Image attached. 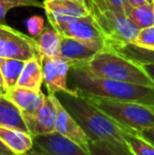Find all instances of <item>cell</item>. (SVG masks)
I'll list each match as a JSON object with an SVG mask.
<instances>
[{
    "label": "cell",
    "instance_id": "obj_1",
    "mask_svg": "<svg viewBox=\"0 0 154 155\" xmlns=\"http://www.w3.org/2000/svg\"><path fill=\"white\" fill-rule=\"evenodd\" d=\"M68 84L73 91L87 97L154 104V88L100 77L80 64L71 65Z\"/></svg>",
    "mask_w": 154,
    "mask_h": 155
},
{
    "label": "cell",
    "instance_id": "obj_2",
    "mask_svg": "<svg viewBox=\"0 0 154 155\" xmlns=\"http://www.w3.org/2000/svg\"><path fill=\"white\" fill-rule=\"evenodd\" d=\"M61 104L84 129L91 141L105 140L120 145H128L126 134L133 133L93 104L86 96L77 92H59L55 94Z\"/></svg>",
    "mask_w": 154,
    "mask_h": 155
},
{
    "label": "cell",
    "instance_id": "obj_3",
    "mask_svg": "<svg viewBox=\"0 0 154 155\" xmlns=\"http://www.w3.org/2000/svg\"><path fill=\"white\" fill-rule=\"evenodd\" d=\"M80 65L100 77L154 88L153 81L142 64L114 50L98 52L92 59Z\"/></svg>",
    "mask_w": 154,
    "mask_h": 155
},
{
    "label": "cell",
    "instance_id": "obj_4",
    "mask_svg": "<svg viewBox=\"0 0 154 155\" xmlns=\"http://www.w3.org/2000/svg\"><path fill=\"white\" fill-rule=\"evenodd\" d=\"M87 98L110 118L133 133L154 127V111L150 104L103 97Z\"/></svg>",
    "mask_w": 154,
    "mask_h": 155
},
{
    "label": "cell",
    "instance_id": "obj_5",
    "mask_svg": "<svg viewBox=\"0 0 154 155\" xmlns=\"http://www.w3.org/2000/svg\"><path fill=\"white\" fill-rule=\"evenodd\" d=\"M87 2L90 6L91 15L107 38L110 50H116L133 42L139 29L125 13L101 8L93 0H87Z\"/></svg>",
    "mask_w": 154,
    "mask_h": 155
},
{
    "label": "cell",
    "instance_id": "obj_6",
    "mask_svg": "<svg viewBox=\"0 0 154 155\" xmlns=\"http://www.w3.org/2000/svg\"><path fill=\"white\" fill-rule=\"evenodd\" d=\"M49 25L61 34L98 48L100 51L110 50L107 38L92 15L80 18H62L47 15Z\"/></svg>",
    "mask_w": 154,
    "mask_h": 155
},
{
    "label": "cell",
    "instance_id": "obj_7",
    "mask_svg": "<svg viewBox=\"0 0 154 155\" xmlns=\"http://www.w3.org/2000/svg\"><path fill=\"white\" fill-rule=\"evenodd\" d=\"M0 57L27 60L39 57L35 38L0 23Z\"/></svg>",
    "mask_w": 154,
    "mask_h": 155
},
{
    "label": "cell",
    "instance_id": "obj_8",
    "mask_svg": "<svg viewBox=\"0 0 154 155\" xmlns=\"http://www.w3.org/2000/svg\"><path fill=\"white\" fill-rule=\"evenodd\" d=\"M43 84H45L49 94H57L59 92L74 93L68 84V76L71 69V63L60 56L55 57H42Z\"/></svg>",
    "mask_w": 154,
    "mask_h": 155
},
{
    "label": "cell",
    "instance_id": "obj_9",
    "mask_svg": "<svg viewBox=\"0 0 154 155\" xmlns=\"http://www.w3.org/2000/svg\"><path fill=\"white\" fill-rule=\"evenodd\" d=\"M56 115V95L49 94L45 96L43 104L35 113L23 117L27 123L29 132L34 137H36L39 135L51 134L55 132Z\"/></svg>",
    "mask_w": 154,
    "mask_h": 155
},
{
    "label": "cell",
    "instance_id": "obj_10",
    "mask_svg": "<svg viewBox=\"0 0 154 155\" xmlns=\"http://www.w3.org/2000/svg\"><path fill=\"white\" fill-rule=\"evenodd\" d=\"M56 106H57V115L55 123V133L70 139L87 152H90V138L86 134L84 129L78 124L73 116L64 109L59 99L56 96Z\"/></svg>",
    "mask_w": 154,
    "mask_h": 155
},
{
    "label": "cell",
    "instance_id": "obj_11",
    "mask_svg": "<svg viewBox=\"0 0 154 155\" xmlns=\"http://www.w3.org/2000/svg\"><path fill=\"white\" fill-rule=\"evenodd\" d=\"M34 139L36 147L51 155H92L70 139L55 132L39 135Z\"/></svg>",
    "mask_w": 154,
    "mask_h": 155
},
{
    "label": "cell",
    "instance_id": "obj_12",
    "mask_svg": "<svg viewBox=\"0 0 154 155\" xmlns=\"http://www.w3.org/2000/svg\"><path fill=\"white\" fill-rule=\"evenodd\" d=\"M98 52L101 51L90 43L71 37H62L59 56L70 62L71 65L82 64L92 59Z\"/></svg>",
    "mask_w": 154,
    "mask_h": 155
},
{
    "label": "cell",
    "instance_id": "obj_13",
    "mask_svg": "<svg viewBox=\"0 0 154 155\" xmlns=\"http://www.w3.org/2000/svg\"><path fill=\"white\" fill-rule=\"evenodd\" d=\"M45 14L62 18H80L91 15L87 0H43Z\"/></svg>",
    "mask_w": 154,
    "mask_h": 155
},
{
    "label": "cell",
    "instance_id": "obj_14",
    "mask_svg": "<svg viewBox=\"0 0 154 155\" xmlns=\"http://www.w3.org/2000/svg\"><path fill=\"white\" fill-rule=\"evenodd\" d=\"M21 110L23 116L35 113L44 101V95L41 91H34L31 89L14 87L4 94Z\"/></svg>",
    "mask_w": 154,
    "mask_h": 155
},
{
    "label": "cell",
    "instance_id": "obj_15",
    "mask_svg": "<svg viewBox=\"0 0 154 155\" xmlns=\"http://www.w3.org/2000/svg\"><path fill=\"white\" fill-rule=\"evenodd\" d=\"M0 140L16 155H25L35 145L34 136L29 132L5 127H0Z\"/></svg>",
    "mask_w": 154,
    "mask_h": 155
},
{
    "label": "cell",
    "instance_id": "obj_16",
    "mask_svg": "<svg viewBox=\"0 0 154 155\" xmlns=\"http://www.w3.org/2000/svg\"><path fill=\"white\" fill-rule=\"evenodd\" d=\"M0 127L29 132L21 110L5 95H0Z\"/></svg>",
    "mask_w": 154,
    "mask_h": 155
},
{
    "label": "cell",
    "instance_id": "obj_17",
    "mask_svg": "<svg viewBox=\"0 0 154 155\" xmlns=\"http://www.w3.org/2000/svg\"><path fill=\"white\" fill-rule=\"evenodd\" d=\"M61 41L62 36L57 30L54 29L52 25L44 28L43 32L35 38L39 58L59 56Z\"/></svg>",
    "mask_w": 154,
    "mask_h": 155
},
{
    "label": "cell",
    "instance_id": "obj_18",
    "mask_svg": "<svg viewBox=\"0 0 154 155\" xmlns=\"http://www.w3.org/2000/svg\"><path fill=\"white\" fill-rule=\"evenodd\" d=\"M43 84V73L41 59L33 57L27 60L17 82V87L31 89L34 91H41V84Z\"/></svg>",
    "mask_w": 154,
    "mask_h": 155
},
{
    "label": "cell",
    "instance_id": "obj_19",
    "mask_svg": "<svg viewBox=\"0 0 154 155\" xmlns=\"http://www.w3.org/2000/svg\"><path fill=\"white\" fill-rule=\"evenodd\" d=\"M25 64V60L0 57V72L3 77L6 91L17 86Z\"/></svg>",
    "mask_w": 154,
    "mask_h": 155
},
{
    "label": "cell",
    "instance_id": "obj_20",
    "mask_svg": "<svg viewBox=\"0 0 154 155\" xmlns=\"http://www.w3.org/2000/svg\"><path fill=\"white\" fill-rule=\"evenodd\" d=\"M126 15L139 30L152 27L154 25V1L137 8L128 5Z\"/></svg>",
    "mask_w": 154,
    "mask_h": 155
},
{
    "label": "cell",
    "instance_id": "obj_21",
    "mask_svg": "<svg viewBox=\"0 0 154 155\" xmlns=\"http://www.w3.org/2000/svg\"><path fill=\"white\" fill-rule=\"evenodd\" d=\"M92 155H134L128 145H120L105 140H94L90 143Z\"/></svg>",
    "mask_w": 154,
    "mask_h": 155
},
{
    "label": "cell",
    "instance_id": "obj_22",
    "mask_svg": "<svg viewBox=\"0 0 154 155\" xmlns=\"http://www.w3.org/2000/svg\"><path fill=\"white\" fill-rule=\"evenodd\" d=\"M125 138L134 155H154L153 143L137 133H127Z\"/></svg>",
    "mask_w": 154,
    "mask_h": 155
},
{
    "label": "cell",
    "instance_id": "obj_23",
    "mask_svg": "<svg viewBox=\"0 0 154 155\" xmlns=\"http://www.w3.org/2000/svg\"><path fill=\"white\" fill-rule=\"evenodd\" d=\"M42 8L43 0H0V23H5V16L16 8Z\"/></svg>",
    "mask_w": 154,
    "mask_h": 155
},
{
    "label": "cell",
    "instance_id": "obj_24",
    "mask_svg": "<svg viewBox=\"0 0 154 155\" xmlns=\"http://www.w3.org/2000/svg\"><path fill=\"white\" fill-rule=\"evenodd\" d=\"M132 43L138 47L154 50V25L139 30L137 36Z\"/></svg>",
    "mask_w": 154,
    "mask_h": 155
},
{
    "label": "cell",
    "instance_id": "obj_25",
    "mask_svg": "<svg viewBox=\"0 0 154 155\" xmlns=\"http://www.w3.org/2000/svg\"><path fill=\"white\" fill-rule=\"evenodd\" d=\"M27 29L29 32V35L33 38L38 37L43 32L44 25V19L39 15H33L27 20Z\"/></svg>",
    "mask_w": 154,
    "mask_h": 155
},
{
    "label": "cell",
    "instance_id": "obj_26",
    "mask_svg": "<svg viewBox=\"0 0 154 155\" xmlns=\"http://www.w3.org/2000/svg\"><path fill=\"white\" fill-rule=\"evenodd\" d=\"M93 1L101 8H110V10L125 13V14L128 8V3L126 0H93Z\"/></svg>",
    "mask_w": 154,
    "mask_h": 155
},
{
    "label": "cell",
    "instance_id": "obj_27",
    "mask_svg": "<svg viewBox=\"0 0 154 155\" xmlns=\"http://www.w3.org/2000/svg\"><path fill=\"white\" fill-rule=\"evenodd\" d=\"M137 134H139L142 137H144L145 139H147V140L154 145V127L149 129H145V130L140 131Z\"/></svg>",
    "mask_w": 154,
    "mask_h": 155
},
{
    "label": "cell",
    "instance_id": "obj_28",
    "mask_svg": "<svg viewBox=\"0 0 154 155\" xmlns=\"http://www.w3.org/2000/svg\"><path fill=\"white\" fill-rule=\"evenodd\" d=\"M128 5L132 6V8H137V6H142L145 4H148L153 2V0H126Z\"/></svg>",
    "mask_w": 154,
    "mask_h": 155
},
{
    "label": "cell",
    "instance_id": "obj_29",
    "mask_svg": "<svg viewBox=\"0 0 154 155\" xmlns=\"http://www.w3.org/2000/svg\"><path fill=\"white\" fill-rule=\"evenodd\" d=\"M143 69L146 71V73L149 75V77L151 78V80L153 81L154 84V62H151V63H144L142 64Z\"/></svg>",
    "mask_w": 154,
    "mask_h": 155
},
{
    "label": "cell",
    "instance_id": "obj_30",
    "mask_svg": "<svg viewBox=\"0 0 154 155\" xmlns=\"http://www.w3.org/2000/svg\"><path fill=\"white\" fill-rule=\"evenodd\" d=\"M0 155H16L13 151H11L1 140H0Z\"/></svg>",
    "mask_w": 154,
    "mask_h": 155
},
{
    "label": "cell",
    "instance_id": "obj_31",
    "mask_svg": "<svg viewBox=\"0 0 154 155\" xmlns=\"http://www.w3.org/2000/svg\"><path fill=\"white\" fill-rule=\"evenodd\" d=\"M25 155H51V154H48L47 152L42 151L41 149H39L38 147H36L35 145H34V148L31 150V151H29L28 153H25Z\"/></svg>",
    "mask_w": 154,
    "mask_h": 155
},
{
    "label": "cell",
    "instance_id": "obj_32",
    "mask_svg": "<svg viewBox=\"0 0 154 155\" xmlns=\"http://www.w3.org/2000/svg\"><path fill=\"white\" fill-rule=\"evenodd\" d=\"M0 84H1L4 89H5V86H4V80H3V77H2V75H1V72H0ZM5 90H6V89H5Z\"/></svg>",
    "mask_w": 154,
    "mask_h": 155
},
{
    "label": "cell",
    "instance_id": "obj_33",
    "mask_svg": "<svg viewBox=\"0 0 154 155\" xmlns=\"http://www.w3.org/2000/svg\"><path fill=\"white\" fill-rule=\"evenodd\" d=\"M5 93H6V90L1 86V84H0V95H4Z\"/></svg>",
    "mask_w": 154,
    "mask_h": 155
},
{
    "label": "cell",
    "instance_id": "obj_34",
    "mask_svg": "<svg viewBox=\"0 0 154 155\" xmlns=\"http://www.w3.org/2000/svg\"><path fill=\"white\" fill-rule=\"evenodd\" d=\"M151 107H152V109H153V111H154V104H153V106H151Z\"/></svg>",
    "mask_w": 154,
    "mask_h": 155
},
{
    "label": "cell",
    "instance_id": "obj_35",
    "mask_svg": "<svg viewBox=\"0 0 154 155\" xmlns=\"http://www.w3.org/2000/svg\"><path fill=\"white\" fill-rule=\"evenodd\" d=\"M153 1H154V0H153Z\"/></svg>",
    "mask_w": 154,
    "mask_h": 155
}]
</instances>
